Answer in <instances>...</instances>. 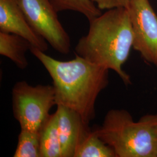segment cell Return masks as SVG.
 I'll return each mask as SVG.
<instances>
[{
	"label": "cell",
	"mask_w": 157,
	"mask_h": 157,
	"mask_svg": "<svg viewBox=\"0 0 157 157\" xmlns=\"http://www.w3.org/2000/svg\"><path fill=\"white\" fill-rule=\"evenodd\" d=\"M30 51L52 78L56 105L72 109L89 124L95 118L97 98L109 83V70L76 54L73 59L62 61L33 46Z\"/></svg>",
	"instance_id": "obj_1"
},
{
	"label": "cell",
	"mask_w": 157,
	"mask_h": 157,
	"mask_svg": "<svg viewBox=\"0 0 157 157\" xmlns=\"http://www.w3.org/2000/svg\"><path fill=\"white\" fill-rule=\"evenodd\" d=\"M89 23L88 33L79 39L75 53L95 65L113 71L124 84H131L130 76L122 69L134 40L128 8L108 10Z\"/></svg>",
	"instance_id": "obj_2"
},
{
	"label": "cell",
	"mask_w": 157,
	"mask_h": 157,
	"mask_svg": "<svg viewBox=\"0 0 157 157\" xmlns=\"http://www.w3.org/2000/svg\"><path fill=\"white\" fill-rule=\"evenodd\" d=\"M94 131L117 157H157V114L136 122L126 110L111 109Z\"/></svg>",
	"instance_id": "obj_3"
},
{
	"label": "cell",
	"mask_w": 157,
	"mask_h": 157,
	"mask_svg": "<svg viewBox=\"0 0 157 157\" xmlns=\"http://www.w3.org/2000/svg\"><path fill=\"white\" fill-rule=\"evenodd\" d=\"M12 110L21 130L40 133L50 117L52 107L56 105L53 85H30L17 82L12 90Z\"/></svg>",
	"instance_id": "obj_4"
},
{
	"label": "cell",
	"mask_w": 157,
	"mask_h": 157,
	"mask_svg": "<svg viewBox=\"0 0 157 157\" xmlns=\"http://www.w3.org/2000/svg\"><path fill=\"white\" fill-rule=\"evenodd\" d=\"M21 4L34 30L57 52L67 54L71 49L70 37L51 0H21Z\"/></svg>",
	"instance_id": "obj_5"
},
{
	"label": "cell",
	"mask_w": 157,
	"mask_h": 157,
	"mask_svg": "<svg viewBox=\"0 0 157 157\" xmlns=\"http://www.w3.org/2000/svg\"><path fill=\"white\" fill-rule=\"evenodd\" d=\"M130 20L134 34L133 48L148 63L157 66V15L148 0H130Z\"/></svg>",
	"instance_id": "obj_6"
},
{
	"label": "cell",
	"mask_w": 157,
	"mask_h": 157,
	"mask_svg": "<svg viewBox=\"0 0 157 157\" xmlns=\"http://www.w3.org/2000/svg\"><path fill=\"white\" fill-rule=\"evenodd\" d=\"M0 32L15 34L27 40L40 50H48V43L29 25L21 0H0Z\"/></svg>",
	"instance_id": "obj_7"
},
{
	"label": "cell",
	"mask_w": 157,
	"mask_h": 157,
	"mask_svg": "<svg viewBox=\"0 0 157 157\" xmlns=\"http://www.w3.org/2000/svg\"><path fill=\"white\" fill-rule=\"evenodd\" d=\"M56 112L62 157H74L78 146L91 130L89 124L77 112L67 107L57 105Z\"/></svg>",
	"instance_id": "obj_8"
},
{
	"label": "cell",
	"mask_w": 157,
	"mask_h": 157,
	"mask_svg": "<svg viewBox=\"0 0 157 157\" xmlns=\"http://www.w3.org/2000/svg\"><path fill=\"white\" fill-rule=\"evenodd\" d=\"M32 46L27 40L21 36L0 32V54L10 59L21 69L28 66L26 53Z\"/></svg>",
	"instance_id": "obj_9"
},
{
	"label": "cell",
	"mask_w": 157,
	"mask_h": 157,
	"mask_svg": "<svg viewBox=\"0 0 157 157\" xmlns=\"http://www.w3.org/2000/svg\"><path fill=\"white\" fill-rule=\"evenodd\" d=\"M41 157H62L56 112L51 114L40 132Z\"/></svg>",
	"instance_id": "obj_10"
},
{
	"label": "cell",
	"mask_w": 157,
	"mask_h": 157,
	"mask_svg": "<svg viewBox=\"0 0 157 157\" xmlns=\"http://www.w3.org/2000/svg\"><path fill=\"white\" fill-rule=\"evenodd\" d=\"M74 157H117L111 147L90 130L76 150Z\"/></svg>",
	"instance_id": "obj_11"
},
{
	"label": "cell",
	"mask_w": 157,
	"mask_h": 157,
	"mask_svg": "<svg viewBox=\"0 0 157 157\" xmlns=\"http://www.w3.org/2000/svg\"><path fill=\"white\" fill-rule=\"evenodd\" d=\"M58 12L65 11L77 12L89 21L101 15V10L91 0H51Z\"/></svg>",
	"instance_id": "obj_12"
},
{
	"label": "cell",
	"mask_w": 157,
	"mask_h": 157,
	"mask_svg": "<svg viewBox=\"0 0 157 157\" xmlns=\"http://www.w3.org/2000/svg\"><path fill=\"white\" fill-rule=\"evenodd\" d=\"M13 157H41L40 133L21 130Z\"/></svg>",
	"instance_id": "obj_13"
},
{
	"label": "cell",
	"mask_w": 157,
	"mask_h": 157,
	"mask_svg": "<svg viewBox=\"0 0 157 157\" xmlns=\"http://www.w3.org/2000/svg\"><path fill=\"white\" fill-rule=\"evenodd\" d=\"M101 10L129 7L130 0H91Z\"/></svg>",
	"instance_id": "obj_14"
}]
</instances>
